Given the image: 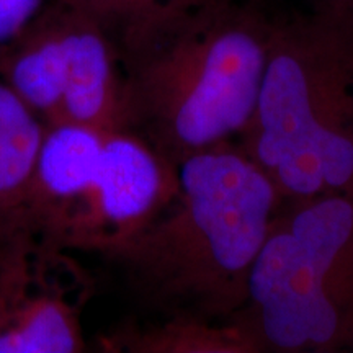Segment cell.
<instances>
[{
	"label": "cell",
	"instance_id": "obj_3",
	"mask_svg": "<svg viewBox=\"0 0 353 353\" xmlns=\"http://www.w3.org/2000/svg\"><path fill=\"white\" fill-rule=\"evenodd\" d=\"M236 144L283 205L353 195V12L314 2L276 19L257 107Z\"/></svg>",
	"mask_w": 353,
	"mask_h": 353
},
{
	"label": "cell",
	"instance_id": "obj_2",
	"mask_svg": "<svg viewBox=\"0 0 353 353\" xmlns=\"http://www.w3.org/2000/svg\"><path fill=\"white\" fill-rule=\"evenodd\" d=\"M275 17L263 0H203L121 44L125 130L179 165L252 120Z\"/></svg>",
	"mask_w": 353,
	"mask_h": 353
},
{
	"label": "cell",
	"instance_id": "obj_13",
	"mask_svg": "<svg viewBox=\"0 0 353 353\" xmlns=\"http://www.w3.org/2000/svg\"><path fill=\"white\" fill-rule=\"evenodd\" d=\"M32 110L19 99V95L0 79V128L13 126L33 120Z\"/></svg>",
	"mask_w": 353,
	"mask_h": 353
},
{
	"label": "cell",
	"instance_id": "obj_9",
	"mask_svg": "<svg viewBox=\"0 0 353 353\" xmlns=\"http://www.w3.org/2000/svg\"><path fill=\"white\" fill-rule=\"evenodd\" d=\"M83 348L77 307L51 291H28L0 337V353H76Z\"/></svg>",
	"mask_w": 353,
	"mask_h": 353
},
{
	"label": "cell",
	"instance_id": "obj_11",
	"mask_svg": "<svg viewBox=\"0 0 353 353\" xmlns=\"http://www.w3.org/2000/svg\"><path fill=\"white\" fill-rule=\"evenodd\" d=\"M94 19L118 48L203 0H57Z\"/></svg>",
	"mask_w": 353,
	"mask_h": 353
},
{
	"label": "cell",
	"instance_id": "obj_8",
	"mask_svg": "<svg viewBox=\"0 0 353 353\" xmlns=\"http://www.w3.org/2000/svg\"><path fill=\"white\" fill-rule=\"evenodd\" d=\"M107 350L132 353H260L262 342L241 316L228 321L165 317L148 327H126L105 339Z\"/></svg>",
	"mask_w": 353,
	"mask_h": 353
},
{
	"label": "cell",
	"instance_id": "obj_5",
	"mask_svg": "<svg viewBox=\"0 0 353 353\" xmlns=\"http://www.w3.org/2000/svg\"><path fill=\"white\" fill-rule=\"evenodd\" d=\"M176 190L179 170L169 159L136 132L108 131L90 188L65 219L50 250L108 254L151 224Z\"/></svg>",
	"mask_w": 353,
	"mask_h": 353
},
{
	"label": "cell",
	"instance_id": "obj_7",
	"mask_svg": "<svg viewBox=\"0 0 353 353\" xmlns=\"http://www.w3.org/2000/svg\"><path fill=\"white\" fill-rule=\"evenodd\" d=\"M107 132L70 121L44 125L20 236H41L50 250L65 219L90 188Z\"/></svg>",
	"mask_w": 353,
	"mask_h": 353
},
{
	"label": "cell",
	"instance_id": "obj_1",
	"mask_svg": "<svg viewBox=\"0 0 353 353\" xmlns=\"http://www.w3.org/2000/svg\"><path fill=\"white\" fill-rule=\"evenodd\" d=\"M176 170L179 190L165 210L103 257L165 317L228 321L249 301L254 265L283 200L236 143L193 154Z\"/></svg>",
	"mask_w": 353,
	"mask_h": 353
},
{
	"label": "cell",
	"instance_id": "obj_10",
	"mask_svg": "<svg viewBox=\"0 0 353 353\" xmlns=\"http://www.w3.org/2000/svg\"><path fill=\"white\" fill-rule=\"evenodd\" d=\"M44 123L39 118L0 128V241L20 236L21 216Z\"/></svg>",
	"mask_w": 353,
	"mask_h": 353
},
{
	"label": "cell",
	"instance_id": "obj_12",
	"mask_svg": "<svg viewBox=\"0 0 353 353\" xmlns=\"http://www.w3.org/2000/svg\"><path fill=\"white\" fill-rule=\"evenodd\" d=\"M48 0H0V51L32 23Z\"/></svg>",
	"mask_w": 353,
	"mask_h": 353
},
{
	"label": "cell",
	"instance_id": "obj_6",
	"mask_svg": "<svg viewBox=\"0 0 353 353\" xmlns=\"http://www.w3.org/2000/svg\"><path fill=\"white\" fill-rule=\"evenodd\" d=\"M59 6L64 92L61 120L99 131L125 130L118 44L94 19Z\"/></svg>",
	"mask_w": 353,
	"mask_h": 353
},
{
	"label": "cell",
	"instance_id": "obj_4",
	"mask_svg": "<svg viewBox=\"0 0 353 353\" xmlns=\"http://www.w3.org/2000/svg\"><path fill=\"white\" fill-rule=\"evenodd\" d=\"M237 314L263 352H353V195L281 206Z\"/></svg>",
	"mask_w": 353,
	"mask_h": 353
},
{
	"label": "cell",
	"instance_id": "obj_14",
	"mask_svg": "<svg viewBox=\"0 0 353 353\" xmlns=\"http://www.w3.org/2000/svg\"><path fill=\"white\" fill-rule=\"evenodd\" d=\"M316 2L322 3V6H329L334 8H341V10L353 12V0H316Z\"/></svg>",
	"mask_w": 353,
	"mask_h": 353
}]
</instances>
